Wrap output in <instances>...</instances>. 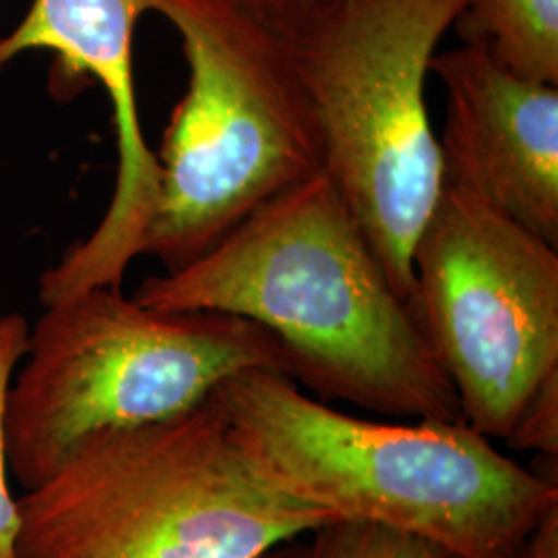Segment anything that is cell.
<instances>
[{
	"instance_id": "6da1fadb",
	"label": "cell",
	"mask_w": 558,
	"mask_h": 558,
	"mask_svg": "<svg viewBox=\"0 0 558 558\" xmlns=\"http://www.w3.org/2000/svg\"><path fill=\"white\" fill-rule=\"evenodd\" d=\"M143 306L211 311L271 331L290 377L320 398L385 416L461 422L373 242L323 170L269 201L220 244L147 278Z\"/></svg>"
},
{
	"instance_id": "7a4b0ae2",
	"label": "cell",
	"mask_w": 558,
	"mask_h": 558,
	"mask_svg": "<svg viewBox=\"0 0 558 558\" xmlns=\"http://www.w3.org/2000/svg\"><path fill=\"white\" fill-rule=\"evenodd\" d=\"M220 396L234 439L265 480L333 521L393 530L449 558H518L558 509L555 476L502 456L465 420L350 416L269 368L230 377Z\"/></svg>"
},
{
	"instance_id": "3957f363",
	"label": "cell",
	"mask_w": 558,
	"mask_h": 558,
	"mask_svg": "<svg viewBox=\"0 0 558 558\" xmlns=\"http://www.w3.org/2000/svg\"><path fill=\"white\" fill-rule=\"evenodd\" d=\"M17 507V558H257L333 521L244 456L220 389L83 440Z\"/></svg>"
},
{
	"instance_id": "277c9868",
	"label": "cell",
	"mask_w": 558,
	"mask_h": 558,
	"mask_svg": "<svg viewBox=\"0 0 558 558\" xmlns=\"http://www.w3.org/2000/svg\"><path fill=\"white\" fill-rule=\"evenodd\" d=\"M179 32L189 85L161 137L141 255L168 271L325 170L319 120L278 32L230 0H154Z\"/></svg>"
},
{
	"instance_id": "5b68a950",
	"label": "cell",
	"mask_w": 558,
	"mask_h": 558,
	"mask_svg": "<svg viewBox=\"0 0 558 558\" xmlns=\"http://www.w3.org/2000/svg\"><path fill=\"white\" fill-rule=\"evenodd\" d=\"M251 368L290 377L276 336L236 315L156 311L120 288L46 306L9 393V474L34 490L83 440L172 418Z\"/></svg>"
},
{
	"instance_id": "8992f818",
	"label": "cell",
	"mask_w": 558,
	"mask_h": 558,
	"mask_svg": "<svg viewBox=\"0 0 558 558\" xmlns=\"http://www.w3.org/2000/svg\"><path fill=\"white\" fill-rule=\"evenodd\" d=\"M470 0H338L278 32L319 120L325 172L408 304L442 189L426 77Z\"/></svg>"
},
{
	"instance_id": "52a82bcc",
	"label": "cell",
	"mask_w": 558,
	"mask_h": 558,
	"mask_svg": "<svg viewBox=\"0 0 558 558\" xmlns=\"http://www.w3.org/2000/svg\"><path fill=\"white\" fill-rule=\"evenodd\" d=\"M408 311L488 439L558 458V248L442 182L412 251Z\"/></svg>"
},
{
	"instance_id": "ba28073f",
	"label": "cell",
	"mask_w": 558,
	"mask_h": 558,
	"mask_svg": "<svg viewBox=\"0 0 558 558\" xmlns=\"http://www.w3.org/2000/svg\"><path fill=\"white\" fill-rule=\"evenodd\" d=\"M442 179L558 248V85L521 80L486 41L435 54Z\"/></svg>"
},
{
	"instance_id": "9c48e42d",
	"label": "cell",
	"mask_w": 558,
	"mask_h": 558,
	"mask_svg": "<svg viewBox=\"0 0 558 558\" xmlns=\"http://www.w3.org/2000/svg\"><path fill=\"white\" fill-rule=\"evenodd\" d=\"M154 0H34L20 25L0 38V69L27 50L57 54L54 92L100 83L112 104L117 182L98 228L75 244L73 257L92 278H124L160 193V163L141 129L133 40Z\"/></svg>"
},
{
	"instance_id": "30bf717a",
	"label": "cell",
	"mask_w": 558,
	"mask_h": 558,
	"mask_svg": "<svg viewBox=\"0 0 558 558\" xmlns=\"http://www.w3.org/2000/svg\"><path fill=\"white\" fill-rule=\"evenodd\" d=\"M453 27L521 80L558 85V0H470Z\"/></svg>"
},
{
	"instance_id": "8fae6325",
	"label": "cell",
	"mask_w": 558,
	"mask_h": 558,
	"mask_svg": "<svg viewBox=\"0 0 558 558\" xmlns=\"http://www.w3.org/2000/svg\"><path fill=\"white\" fill-rule=\"evenodd\" d=\"M29 327V320L21 313H7L0 317V558H17L15 544L20 532V497L13 495L9 484L7 405L15 373L27 354Z\"/></svg>"
},
{
	"instance_id": "7c38bea8",
	"label": "cell",
	"mask_w": 558,
	"mask_h": 558,
	"mask_svg": "<svg viewBox=\"0 0 558 558\" xmlns=\"http://www.w3.org/2000/svg\"><path fill=\"white\" fill-rule=\"evenodd\" d=\"M311 558H449L418 538L359 521H331L308 534Z\"/></svg>"
},
{
	"instance_id": "4fadbf2b",
	"label": "cell",
	"mask_w": 558,
	"mask_h": 558,
	"mask_svg": "<svg viewBox=\"0 0 558 558\" xmlns=\"http://www.w3.org/2000/svg\"><path fill=\"white\" fill-rule=\"evenodd\" d=\"M240 11L260 21L274 32H281L299 21L311 17L338 0H230Z\"/></svg>"
},
{
	"instance_id": "5bb4252c",
	"label": "cell",
	"mask_w": 558,
	"mask_h": 558,
	"mask_svg": "<svg viewBox=\"0 0 558 558\" xmlns=\"http://www.w3.org/2000/svg\"><path fill=\"white\" fill-rule=\"evenodd\" d=\"M518 558H558V509L539 521L523 542Z\"/></svg>"
},
{
	"instance_id": "9a60e30c",
	"label": "cell",
	"mask_w": 558,
	"mask_h": 558,
	"mask_svg": "<svg viewBox=\"0 0 558 558\" xmlns=\"http://www.w3.org/2000/svg\"><path fill=\"white\" fill-rule=\"evenodd\" d=\"M308 538V536H306ZM257 558H311V546L304 538L290 539Z\"/></svg>"
}]
</instances>
